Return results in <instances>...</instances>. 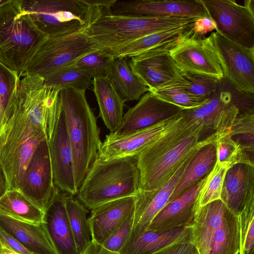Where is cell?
I'll list each match as a JSON object with an SVG mask.
<instances>
[{"label":"cell","instance_id":"obj_29","mask_svg":"<svg viewBox=\"0 0 254 254\" xmlns=\"http://www.w3.org/2000/svg\"><path fill=\"white\" fill-rule=\"evenodd\" d=\"M108 77L125 102L137 100L149 91L146 85L133 72L127 58L114 59Z\"/></svg>","mask_w":254,"mask_h":254},{"label":"cell","instance_id":"obj_52","mask_svg":"<svg viewBox=\"0 0 254 254\" xmlns=\"http://www.w3.org/2000/svg\"></svg>","mask_w":254,"mask_h":254},{"label":"cell","instance_id":"obj_31","mask_svg":"<svg viewBox=\"0 0 254 254\" xmlns=\"http://www.w3.org/2000/svg\"><path fill=\"white\" fill-rule=\"evenodd\" d=\"M0 209L23 221L33 224L45 222V213L20 190H7L0 198Z\"/></svg>","mask_w":254,"mask_h":254},{"label":"cell","instance_id":"obj_6","mask_svg":"<svg viewBox=\"0 0 254 254\" xmlns=\"http://www.w3.org/2000/svg\"><path fill=\"white\" fill-rule=\"evenodd\" d=\"M47 37L22 10L20 0L0 6V63L20 77Z\"/></svg>","mask_w":254,"mask_h":254},{"label":"cell","instance_id":"obj_47","mask_svg":"<svg viewBox=\"0 0 254 254\" xmlns=\"http://www.w3.org/2000/svg\"><path fill=\"white\" fill-rule=\"evenodd\" d=\"M7 190V187L5 176L0 168V198L6 192Z\"/></svg>","mask_w":254,"mask_h":254},{"label":"cell","instance_id":"obj_10","mask_svg":"<svg viewBox=\"0 0 254 254\" xmlns=\"http://www.w3.org/2000/svg\"><path fill=\"white\" fill-rule=\"evenodd\" d=\"M47 142L55 187L63 193L76 194L72 151L66 131L61 103L49 116Z\"/></svg>","mask_w":254,"mask_h":254},{"label":"cell","instance_id":"obj_4","mask_svg":"<svg viewBox=\"0 0 254 254\" xmlns=\"http://www.w3.org/2000/svg\"><path fill=\"white\" fill-rule=\"evenodd\" d=\"M85 90L67 88L60 91L62 109L72 151L77 190L97 158L102 143L96 118L87 101Z\"/></svg>","mask_w":254,"mask_h":254},{"label":"cell","instance_id":"obj_13","mask_svg":"<svg viewBox=\"0 0 254 254\" xmlns=\"http://www.w3.org/2000/svg\"><path fill=\"white\" fill-rule=\"evenodd\" d=\"M216 31L245 47L254 48V13L234 0H202Z\"/></svg>","mask_w":254,"mask_h":254},{"label":"cell","instance_id":"obj_43","mask_svg":"<svg viewBox=\"0 0 254 254\" xmlns=\"http://www.w3.org/2000/svg\"><path fill=\"white\" fill-rule=\"evenodd\" d=\"M0 245L20 254H33L0 226Z\"/></svg>","mask_w":254,"mask_h":254},{"label":"cell","instance_id":"obj_42","mask_svg":"<svg viewBox=\"0 0 254 254\" xmlns=\"http://www.w3.org/2000/svg\"><path fill=\"white\" fill-rule=\"evenodd\" d=\"M133 212L102 244L106 249L119 253L127 241L132 228Z\"/></svg>","mask_w":254,"mask_h":254},{"label":"cell","instance_id":"obj_8","mask_svg":"<svg viewBox=\"0 0 254 254\" xmlns=\"http://www.w3.org/2000/svg\"><path fill=\"white\" fill-rule=\"evenodd\" d=\"M83 29L67 34L47 36L20 76L47 78L71 66L85 55L99 50Z\"/></svg>","mask_w":254,"mask_h":254},{"label":"cell","instance_id":"obj_25","mask_svg":"<svg viewBox=\"0 0 254 254\" xmlns=\"http://www.w3.org/2000/svg\"><path fill=\"white\" fill-rule=\"evenodd\" d=\"M64 194L57 188L55 196L45 213V220L58 254H79L67 217Z\"/></svg>","mask_w":254,"mask_h":254},{"label":"cell","instance_id":"obj_12","mask_svg":"<svg viewBox=\"0 0 254 254\" xmlns=\"http://www.w3.org/2000/svg\"><path fill=\"white\" fill-rule=\"evenodd\" d=\"M169 54L182 72L206 75L218 81L224 77L211 35L204 37L193 28L176 42Z\"/></svg>","mask_w":254,"mask_h":254},{"label":"cell","instance_id":"obj_36","mask_svg":"<svg viewBox=\"0 0 254 254\" xmlns=\"http://www.w3.org/2000/svg\"><path fill=\"white\" fill-rule=\"evenodd\" d=\"M91 77L82 70L71 66L44 79L45 85L59 90L74 88L86 90L92 82Z\"/></svg>","mask_w":254,"mask_h":254},{"label":"cell","instance_id":"obj_48","mask_svg":"<svg viewBox=\"0 0 254 254\" xmlns=\"http://www.w3.org/2000/svg\"><path fill=\"white\" fill-rule=\"evenodd\" d=\"M0 254H20L13 252L6 247L0 245Z\"/></svg>","mask_w":254,"mask_h":254},{"label":"cell","instance_id":"obj_45","mask_svg":"<svg viewBox=\"0 0 254 254\" xmlns=\"http://www.w3.org/2000/svg\"><path fill=\"white\" fill-rule=\"evenodd\" d=\"M213 21L208 17H203L198 19L194 24V30L196 33L204 35L207 32L215 29Z\"/></svg>","mask_w":254,"mask_h":254},{"label":"cell","instance_id":"obj_2","mask_svg":"<svg viewBox=\"0 0 254 254\" xmlns=\"http://www.w3.org/2000/svg\"><path fill=\"white\" fill-rule=\"evenodd\" d=\"M202 123L183 112L154 142L136 156L140 189L155 190L162 186L198 144Z\"/></svg>","mask_w":254,"mask_h":254},{"label":"cell","instance_id":"obj_44","mask_svg":"<svg viewBox=\"0 0 254 254\" xmlns=\"http://www.w3.org/2000/svg\"><path fill=\"white\" fill-rule=\"evenodd\" d=\"M153 254H198L195 247L190 242L173 245Z\"/></svg>","mask_w":254,"mask_h":254},{"label":"cell","instance_id":"obj_16","mask_svg":"<svg viewBox=\"0 0 254 254\" xmlns=\"http://www.w3.org/2000/svg\"><path fill=\"white\" fill-rule=\"evenodd\" d=\"M110 11L114 14L137 17L210 18L202 0H117L111 7Z\"/></svg>","mask_w":254,"mask_h":254},{"label":"cell","instance_id":"obj_21","mask_svg":"<svg viewBox=\"0 0 254 254\" xmlns=\"http://www.w3.org/2000/svg\"><path fill=\"white\" fill-rule=\"evenodd\" d=\"M206 176L168 202L155 216L147 231L158 232L190 226L196 211L195 200Z\"/></svg>","mask_w":254,"mask_h":254},{"label":"cell","instance_id":"obj_19","mask_svg":"<svg viewBox=\"0 0 254 254\" xmlns=\"http://www.w3.org/2000/svg\"><path fill=\"white\" fill-rule=\"evenodd\" d=\"M176 116L125 136L113 137L107 135L101 143L97 158L106 160L136 157L163 133L174 121Z\"/></svg>","mask_w":254,"mask_h":254},{"label":"cell","instance_id":"obj_15","mask_svg":"<svg viewBox=\"0 0 254 254\" xmlns=\"http://www.w3.org/2000/svg\"><path fill=\"white\" fill-rule=\"evenodd\" d=\"M19 190L44 213L57 192L47 139L37 147L21 180Z\"/></svg>","mask_w":254,"mask_h":254},{"label":"cell","instance_id":"obj_33","mask_svg":"<svg viewBox=\"0 0 254 254\" xmlns=\"http://www.w3.org/2000/svg\"><path fill=\"white\" fill-rule=\"evenodd\" d=\"M178 77L157 89L149 91L161 100L178 106L184 110L199 107L207 102L209 97H201L187 92L180 84Z\"/></svg>","mask_w":254,"mask_h":254},{"label":"cell","instance_id":"obj_26","mask_svg":"<svg viewBox=\"0 0 254 254\" xmlns=\"http://www.w3.org/2000/svg\"><path fill=\"white\" fill-rule=\"evenodd\" d=\"M190 226L163 232L145 231L127 241L120 254H153L173 245L190 242Z\"/></svg>","mask_w":254,"mask_h":254},{"label":"cell","instance_id":"obj_1","mask_svg":"<svg viewBox=\"0 0 254 254\" xmlns=\"http://www.w3.org/2000/svg\"><path fill=\"white\" fill-rule=\"evenodd\" d=\"M38 76H24L9 100L0 123V168L7 190H19L28 164L47 139V122L60 102V90Z\"/></svg>","mask_w":254,"mask_h":254},{"label":"cell","instance_id":"obj_34","mask_svg":"<svg viewBox=\"0 0 254 254\" xmlns=\"http://www.w3.org/2000/svg\"><path fill=\"white\" fill-rule=\"evenodd\" d=\"M216 161L227 170L238 164L254 166V158L245 152L230 134L220 137L215 143Z\"/></svg>","mask_w":254,"mask_h":254},{"label":"cell","instance_id":"obj_5","mask_svg":"<svg viewBox=\"0 0 254 254\" xmlns=\"http://www.w3.org/2000/svg\"><path fill=\"white\" fill-rule=\"evenodd\" d=\"M140 189L136 157L96 158L77 192L78 199L91 209L115 199L135 196Z\"/></svg>","mask_w":254,"mask_h":254},{"label":"cell","instance_id":"obj_22","mask_svg":"<svg viewBox=\"0 0 254 254\" xmlns=\"http://www.w3.org/2000/svg\"><path fill=\"white\" fill-rule=\"evenodd\" d=\"M135 196L112 200L91 210L88 218L91 240L103 242L134 211Z\"/></svg>","mask_w":254,"mask_h":254},{"label":"cell","instance_id":"obj_24","mask_svg":"<svg viewBox=\"0 0 254 254\" xmlns=\"http://www.w3.org/2000/svg\"><path fill=\"white\" fill-rule=\"evenodd\" d=\"M254 197V166L238 164L228 169L222 188L220 199L238 216L247 202Z\"/></svg>","mask_w":254,"mask_h":254},{"label":"cell","instance_id":"obj_38","mask_svg":"<svg viewBox=\"0 0 254 254\" xmlns=\"http://www.w3.org/2000/svg\"><path fill=\"white\" fill-rule=\"evenodd\" d=\"M229 134L245 152L254 158V112L239 113L233 122Z\"/></svg>","mask_w":254,"mask_h":254},{"label":"cell","instance_id":"obj_7","mask_svg":"<svg viewBox=\"0 0 254 254\" xmlns=\"http://www.w3.org/2000/svg\"><path fill=\"white\" fill-rule=\"evenodd\" d=\"M190 243L198 254H239L238 216L221 199L198 208L191 224Z\"/></svg>","mask_w":254,"mask_h":254},{"label":"cell","instance_id":"obj_3","mask_svg":"<svg viewBox=\"0 0 254 254\" xmlns=\"http://www.w3.org/2000/svg\"><path fill=\"white\" fill-rule=\"evenodd\" d=\"M87 6L83 31L99 49L107 52L150 34L194 24L200 18L116 15L110 6Z\"/></svg>","mask_w":254,"mask_h":254},{"label":"cell","instance_id":"obj_46","mask_svg":"<svg viewBox=\"0 0 254 254\" xmlns=\"http://www.w3.org/2000/svg\"><path fill=\"white\" fill-rule=\"evenodd\" d=\"M80 254H120L118 252H113L106 249L104 246L96 242L91 240L89 244Z\"/></svg>","mask_w":254,"mask_h":254},{"label":"cell","instance_id":"obj_14","mask_svg":"<svg viewBox=\"0 0 254 254\" xmlns=\"http://www.w3.org/2000/svg\"><path fill=\"white\" fill-rule=\"evenodd\" d=\"M213 44L224 77L240 92L254 93V48H247L212 32Z\"/></svg>","mask_w":254,"mask_h":254},{"label":"cell","instance_id":"obj_51","mask_svg":"<svg viewBox=\"0 0 254 254\" xmlns=\"http://www.w3.org/2000/svg\"><path fill=\"white\" fill-rule=\"evenodd\" d=\"M1 118H2V115H1L0 111V121L1 120Z\"/></svg>","mask_w":254,"mask_h":254},{"label":"cell","instance_id":"obj_35","mask_svg":"<svg viewBox=\"0 0 254 254\" xmlns=\"http://www.w3.org/2000/svg\"><path fill=\"white\" fill-rule=\"evenodd\" d=\"M114 59L110 53L99 49L82 56L71 66L82 70L91 78L106 77L109 76Z\"/></svg>","mask_w":254,"mask_h":254},{"label":"cell","instance_id":"obj_9","mask_svg":"<svg viewBox=\"0 0 254 254\" xmlns=\"http://www.w3.org/2000/svg\"><path fill=\"white\" fill-rule=\"evenodd\" d=\"M22 10L47 36L67 34L85 26L87 6L82 0H20Z\"/></svg>","mask_w":254,"mask_h":254},{"label":"cell","instance_id":"obj_23","mask_svg":"<svg viewBox=\"0 0 254 254\" xmlns=\"http://www.w3.org/2000/svg\"><path fill=\"white\" fill-rule=\"evenodd\" d=\"M0 226L33 254H58L46 222L23 221L0 209Z\"/></svg>","mask_w":254,"mask_h":254},{"label":"cell","instance_id":"obj_50","mask_svg":"<svg viewBox=\"0 0 254 254\" xmlns=\"http://www.w3.org/2000/svg\"><path fill=\"white\" fill-rule=\"evenodd\" d=\"M10 0H0V6L8 2Z\"/></svg>","mask_w":254,"mask_h":254},{"label":"cell","instance_id":"obj_39","mask_svg":"<svg viewBox=\"0 0 254 254\" xmlns=\"http://www.w3.org/2000/svg\"><path fill=\"white\" fill-rule=\"evenodd\" d=\"M178 79L187 92L204 98H208L216 92L218 81L208 75L182 71Z\"/></svg>","mask_w":254,"mask_h":254},{"label":"cell","instance_id":"obj_28","mask_svg":"<svg viewBox=\"0 0 254 254\" xmlns=\"http://www.w3.org/2000/svg\"><path fill=\"white\" fill-rule=\"evenodd\" d=\"M194 24L150 34L108 52L115 58H131L146 51L177 42L194 28Z\"/></svg>","mask_w":254,"mask_h":254},{"label":"cell","instance_id":"obj_37","mask_svg":"<svg viewBox=\"0 0 254 254\" xmlns=\"http://www.w3.org/2000/svg\"><path fill=\"white\" fill-rule=\"evenodd\" d=\"M227 169L217 161L213 169L206 176L205 180L197 194L195 210L213 201L220 199L224 177Z\"/></svg>","mask_w":254,"mask_h":254},{"label":"cell","instance_id":"obj_17","mask_svg":"<svg viewBox=\"0 0 254 254\" xmlns=\"http://www.w3.org/2000/svg\"><path fill=\"white\" fill-rule=\"evenodd\" d=\"M176 42L142 53L129 61L133 72L143 81L149 91L157 89L181 74V71L169 54Z\"/></svg>","mask_w":254,"mask_h":254},{"label":"cell","instance_id":"obj_20","mask_svg":"<svg viewBox=\"0 0 254 254\" xmlns=\"http://www.w3.org/2000/svg\"><path fill=\"white\" fill-rule=\"evenodd\" d=\"M232 96L228 91H222L210 96L202 105L183 110L186 115L200 121L204 131L208 129L221 135L229 134L233 122L240 113L238 107L232 102Z\"/></svg>","mask_w":254,"mask_h":254},{"label":"cell","instance_id":"obj_32","mask_svg":"<svg viewBox=\"0 0 254 254\" xmlns=\"http://www.w3.org/2000/svg\"><path fill=\"white\" fill-rule=\"evenodd\" d=\"M64 204L70 228L79 254L91 241L88 209L77 199L64 194Z\"/></svg>","mask_w":254,"mask_h":254},{"label":"cell","instance_id":"obj_49","mask_svg":"<svg viewBox=\"0 0 254 254\" xmlns=\"http://www.w3.org/2000/svg\"><path fill=\"white\" fill-rule=\"evenodd\" d=\"M244 5L251 11L254 13V0H247L244 1Z\"/></svg>","mask_w":254,"mask_h":254},{"label":"cell","instance_id":"obj_30","mask_svg":"<svg viewBox=\"0 0 254 254\" xmlns=\"http://www.w3.org/2000/svg\"><path fill=\"white\" fill-rule=\"evenodd\" d=\"M215 142L203 146L197 152L181 178L170 201L179 196L212 170L216 162Z\"/></svg>","mask_w":254,"mask_h":254},{"label":"cell","instance_id":"obj_18","mask_svg":"<svg viewBox=\"0 0 254 254\" xmlns=\"http://www.w3.org/2000/svg\"><path fill=\"white\" fill-rule=\"evenodd\" d=\"M183 110L178 106L161 100L148 91L126 112L120 126L109 135L120 137L133 133L176 116Z\"/></svg>","mask_w":254,"mask_h":254},{"label":"cell","instance_id":"obj_41","mask_svg":"<svg viewBox=\"0 0 254 254\" xmlns=\"http://www.w3.org/2000/svg\"><path fill=\"white\" fill-rule=\"evenodd\" d=\"M18 73L0 63V111L2 115L20 81Z\"/></svg>","mask_w":254,"mask_h":254},{"label":"cell","instance_id":"obj_40","mask_svg":"<svg viewBox=\"0 0 254 254\" xmlns=\"http://www.w3.org/2000/svg\"><path fill=\"white\" fill-rule=\"evenodd\" d=\"M240 236L239 254H254V197L237 216Z\"/></svg>","mask_w":254,"mask_h":254},{"label":"cell","instance_id":"obj_11","mask_svg":"<svg viewBox=\"0 0 254 254\" xmlns=\"http://www.w3.org/2000/svg\"><path fill=\"white\" fill-rule=\"evenodd\" d=\"M218 139L217 134L212 133L200 140L167 181L159 188L153 190H138L135 195L132 228L127 241L147 231L155 216L170 201L175 189L197 152Z\"/></svg>","mask_w":254,"mask_h":254},{"label":"cell","instance_id":"obj_27","mask_svg":"<svg viewBox=\"0 0 254 254\" xmlns=\"http://www.w3.org/2000/svg\"><path fill=\"white\" fill-rule=\"evenodd\" d=\"M93 91L99 107V116L111 132L121 125L125 102L116 91L108 76L96 77Z\"/></svg>","mask_w":254,"mask_h":254}]
</instances>
